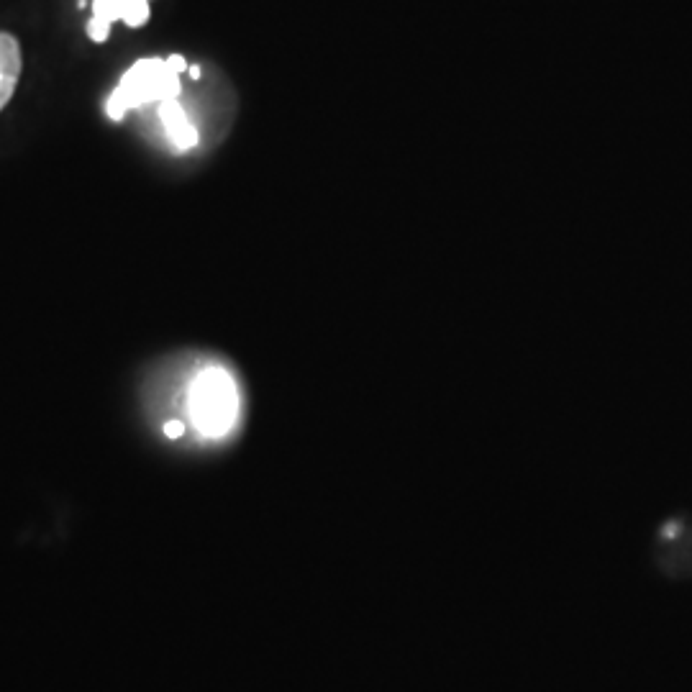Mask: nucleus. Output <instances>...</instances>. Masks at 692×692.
Here are the masks:
<instances>
[{
  "label": "nucleus",
  "mask_w": 692,
  "mask_h": 692,
  "mask_svg": "<svg viewBox=\"0 0 692 692\" xmlns=\"http://www.w3.org/2000/svg\"><path fill=\"white\" fill-rule=\"evenodd\" d=\"M188 70V62L180 54L167 59H139L113 90L106 103V111L113 121H121L131 108L162 103L177 98L180 93V75Z\"/></svg>",
  "instance_id": "f257e3e1"
},
{
  "label": "nucleus",
  "mask_w": 692,
  "mask_h": 692,
  "mask_svg": "<svg viewBox=\"0 0 692 692\" xmlns=\"http://www.w3.org/2000/svg\"><path fill=\"white\" fill-rule=\"evenodd\" d=\"M188 413L198 434L221 439L239 418V388L223 367H206L195 375L188 390Z\"/></svg>",
  "instance_id": "f03ea898"
},
{
  "label": "nucleus",
  "mask_w": 692,
  "mask_h": 692,
  "mask_svg": "<svg viewBox=\"0 0 692 692\" xmlns=\"http://www.w3.org/2000/svg\"><path fill=\"white\" fill-rule=\"evenodd\" d=\"M157 116H159V124L165 126L167 139L175 144V149L188 152V149H193L195 144H198V129H195L193 121L188 118L185 108L177 103V98L162 100L157 108Z\"/></svg>",
  "instance_id": "7ed1b4c3"
},
{
  "label": "nucleus",
  "mask_w": 692,
  "mask_h": 692,
  "mask_svg": "<svg viewBox=\"0 0 692 692\" xmlns=\"http://www.w3.org/2000/svg\"><path fill=\"white\" fill-rule=\"evenodd\" d=\"M21 67H24V59H21L18 39L8 31H0V111L11 103L16 93Z\"/></svg>",
  "instance_id": "20e7f679"
},
{
  "label": "nucleus",
  "mask_w": 692,
  "mask_h": 692,
  "mask_svg": "<svg viewBox=\"0 0 692 692\" xmlns=\"http://www.w3.org/2000/svg\"><path fill=\"white\" fill-rule=\"evenodd\" d=\"M126 6H129V0H93V18H98L103 24L124 21Z\"/></svg>",
  "instance_id": "39448f33"
},
{
  "label": "nucleus",
  "mask_w": 692,
  "mask_h": 692,
  "mask_svg": "<svg viewBox=\"0 0 692 692\" xmlns=\"http://www.w3.org/2000/svg\"><path fill=\"white\" fill-rule=\"evenodd\" d=\"M149 21V0H129L124 13V24L136 29V26H144Z\"/></svg>",
  "instance_id": "423d86ee"
},
{
  "label": "nucleus",
  "mask_w": 692,
  "mask_h": 692,
  "mask_svg": "<svg viewBox=\"0 0 692 692\" xmlns=\"http://www.w3.org/2000/svg\"><path fill=\"white\" fill-rule=\"evenodd\" d=\"M88 36L93 39V42H106L108 36H111V24H103V21H98V18H90L88 21Z\"/></svg>",
  "instance_id": "0eeeda50"
},
{
  "label": "nucleus",
  "mask_w": 692,
  "mask_h": 692,
  "mask_svg": "<svg viewBox=\"0 0 692 692\" xmlns=\"http://www.w3.org/2000/svg\"><path fill=\"white\" fill-rule=\"evenodd\" d=\"M165 434L170 436V439H180V436L185 434V423H182V421H167L165 423Z\"/></svg>",
  "instance_id": "6e6552de"
}]
</instances>
